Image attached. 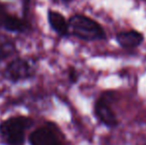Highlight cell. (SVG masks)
Segmentation results:
<instances>
[{
    "mask_svg": "<svg viewBox=\"0 0 146 145\" xmlns=\"http://www.w3.org/2000/svg\"><path fill=\"white\" fill-rule=\"evenodd\" d=\"M31 75L30 65L22 59H17L11 62L5 70V77L11 81H19L29 77Z\"/></svg>",
    "mask_w": 146,
    "mask_h": 145,
    "instance_id": "obj_4",
    "label": "cell"
},
{
    "mask_svg": "<svg viewBox=\"0 0 146 145\" xmlns=\"http://www.w3.org/2000/svg\"><path fill=\"white\" fill-rule=\"evenodd\" d=\"M29 141L31 145H61L58 136L50 127H41L31 133Z\"/></svg>",
    "mask_w": 146,
    "mask_h": 145,
    "instance_id": "obj_3",
    "label": "cell"
},
{
    "mask_svg": "<svg viewBox=\"0 0 146 145\" xmlns=\"http://www.w3.org/2000/svg\"><path fill=\"white\" fill-rule=\"evenodd\" d=\"M64 1H66V2H69V1H71V0H64Z\"/></svg>",
    "mask_w": 146,
    "mask_h": 145,
    "instance_id": "obj_10",
    "label": "cell"
},
{
    "mask_svg": "<svg viewBox=\"0 0 146 145\" xmlns=\"http://www.w3.org/2000/svg\"><path fill=\"white\" fill-rule=\"evenodd\" d=\"M70 79H71L73 83L77 81V79H78V75L74 69H71V72H70Z\"/></svg>",
    "mask_w": 146,
    "mask_h": 145,
    "instance_id": "obj_9",
    "label": "cell"
},
{
    "mask_svg": "<svg viewBox=\"0 0 146 145\" xmlns=\"http://www.w3.org/2000/svg\"><path fill=\"white\" fill-rule=\"evenodd\" d=\"M69 29L76 37L86 41L100 40L106 38V33L102 27L85 15H74L69 21Z\"/></svg>",
    "mask_w": 146,
    "mask_h": 145,
    "instance_id": "obj_1",
    "label": "cell"
},
{
    "mask_svg": "<svg viewBox=\"0 0 146 145\" xmlns=\"http://www.w3.org/2000/svg\"><path fill=\"white\" fill-rule=\"evenodd\" d=\"M0 25L3 26L8 31L12 32H23L27 29L26 22L17 18L16 16L7 13L1 4H0Z\"/></svg>",
    "mask_w": 146,
    "mask_h": 145,
    "instance_id": "obj_6",
    "label": "cell"
},
{
    "mask_svg": "<svg viewBox=\"0 0 146 145\" xmlns=\"http://www.w3.org/2000/svg\"><path fill=\"white\" fill-rule=\"evenodd\" d=\"M116 41L124 49H132L139 46L143 41V35L137 31H125L117 34Z\"/></svg>",
    "mask_w": 146,
    "mask_h": 145,
    "instance_id": "obj_7",
    "label": "cell"
},
{
    "mask_svg": "<svg viewBox=\"0 0 146 145\" xmlns=\"http://www.w3.org/2000/svg\"><path fill=\"white\" fill-rule=\"evenodd\" d=\"M33 124V120L25 116L9 118L0 124V131L8 145H23L24 131Z\"/></svg>",
    "mask_w": 146,
    "mask_h": 145,
    "instance_id": "obj_2",
    "label": "cell"
},
{
    "mask_svg": "<svg viewBox=\"0 0 146 145\" xmlns=\"http://www.w3.org/2000/svg\"><path fill=\"white\" fill-rule=\"evenodd\" d=\"M48 17L50 25L57 33L62 36H66L69 33V23L66 21L65 17L62 14L56 11H50L48 14Z\"/></svg>",
    "mask_w": 146,
    "mask_h": 145,
    "instance_id": "obj_8",
    "label": "cell"
},
{
    "mask_svg": "<svg viewBox=\"0 0 146 145\" xmlns=\"http://www.w3.org/2000/svg\"><path fill=\"white\" fill-rule=\"evenodd\" d=\"M94 110H96V116L106 125L110 126V127H113L117 124L115 114L112 111V109H110L108 101L104 97H102V99H100L96 101Z\"/></svg>",
    "mask_w": 146,
    "mask_h": 145,
    "instance_id": "obj_5",
    "label": "cell"
}]
</instances>
